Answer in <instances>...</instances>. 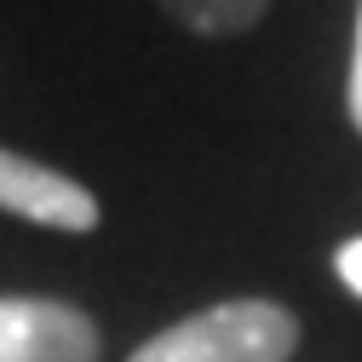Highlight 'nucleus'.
Wrapping results in <instances>:
<instances>
[{
  "mask_svg": "<svg viewBox=\"0 0 362 362\" xmlns=\"http://www.w3.org/2000/svg\"><path fill=\"white\" fill-rule=\"evenodd\" d=\"M299 345L293 310L270 299H230L161 328L127 362H288Z\"/></svg>",
  "mask_w": 362,
  "mask_h": 362,
  "instance_id": "nucleus-1",
  "label": "nucleus"
},
{
  "mask_svg": "<svg viewBox=\"0 0 362 362\" xmlns=\"http://www.w3.org/2000/svg\"><path fill=\"white\" fill-rule=\"evenodd\" d=\"M0 362H98V328L64 299H0Z\"/></svg>",
  "mask_w": 362,
  "mask_h": 362,
  "instance_id": "nucleus-2",
  "label": "nucleus"
},
{
  "mask_svg": "<svg viewBox=\"0 0 362 362\" xmlns=\"http://www.w3.org/2000/svg\"><path fill=\"white\" fill-rule=\"evenodd\" d=\"M0 207L18 218H35V224H52V230H93L98 224L93 190L18 150H0Z\"/></svg>",
  "mask_w": 362,
  "mask_h": 362,
  "instance_id": "nucleus-3",
  "label": "nucleus"
},
{
  "mask_svg": "<svg viewBox=\"0 0 362 362\" xmlns=\"http://www.w3.org/2000/svg\"><path fill=\"white\" fill-rule=\"evenodd\" d=\"M161 6L196 35H242L264 18L270 0H161Z\"/></svg>",
  "mask_w": 362,
  "mask_h": 362,
  "instance_id": "nucleus-4",
  "label": "nucleus"
},
{
  "mask_svg": "<svg viewBox=\"0 0 362 362\" xmlns=\"http://www.w3.org/2000/svg\"><path fill=\"white\" fill-rule=\"evenodd\" d=\"M339 282H345V288H351V293L362 299V236L339 247Z\"/></svg>",
  "mask_w": 362,
  "mask_h": 362,
  "instance_id": "nucleus-5",
  "label": "nucleus"
},
{
  "mask_svg": "<svg viewBox=\"0 0 362 362\" xmlns=\"http://www.w3.org/2000/svg\"><path fill=\"white\" fill-rule=\"evenodd\" d=\"M351 115L362 127V23H356V64H351Z\"/></svg>",
  "mask_w": 362,
  "mask_h": 362,
  "instance_id": "nucleus-6",
  "label": "nucleus"
}]
</instances>
